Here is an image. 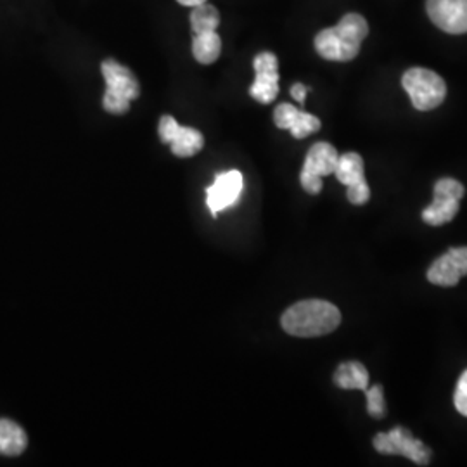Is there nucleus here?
Listing matches in <instances>:
<instances>
[{
    "label": "nucleus",
    "instance_id": "14",
    "mask_svg": "<svg viewBox=\"0 0 467 467\" xmlns=\"http://www.w3.org/2000/svg\"><path fill=\"white\" fill-rule=\"evenodd\" d=\"M461 200L449 196H434L433 202L422 212V220L433 227L445 225L457 217Z\"/></svg>",
    "mask_w": 467,
    "mask_h": 467
},
{
    "label": "nucleus",
    "instance_id": "4",
    "mask_svg": "<svg viewBox=\"0 0 467 467\" xmlns=\"http://www.w3.org/2000/svg\"><path fill=\"white\" fill-rule=\"evenodd\" d=\"M401 85L419 111H431L447 98L445 80L426 67L407 69L401 78Z\"/></svg>",
    "mask_w": 467,
    "mask_h": 467
},
{
    "label": "nucleus",
    "instance_id": "12",
    "mask_svg": "<svg viewBox=\"0 0 467 467\" xmlns=\"http://www.w3.org/2000/svg\"><path fill=\"white\" fill-rule=\"evenodd\" d=\"M28 436L11 419H0V455L16 457L26 451Z\"/></svg>",
    "mask_w": 467,
    "mask_h": 467
},
{
    "label": "nucleus",
    "instance_id": "24",
    "mask_svg": "<svg viewBox=\"0 0 467 467\" xmlns=\"http://www.w3.org/2000/svg\"><path fill=\"white\" fill-rule=\"evenodd\" d=\"M449 253L453 262L457 264V267L461 268L462 275H467V248H451Z\"/></svg>",
    "mask_w": 467,
    "mask_h": 467
},
{
    "label": "nucleus",
    "instance_id": "22",
    "mask_svg": "<svg viewBox=\"0 0 467 467\" xmlns=\"http://www.w3.org/2000/svg\"><path fill=\"white\" fill-rule=\"evenodd\" d=\"M453 403H455V409L467 418V370L461 376V379L457 383Z\"/></svg>",
    "mask_w": 467,
    "mask_h": 467
},
{
    "label": "nucleus",
    "instance_id": "3",
    "mask_svg": "<svg viewBox=\"0 0 467 467\" xmlns=\"http://www.w3.org/2000/svg\"><path fill=\"white\" fill-rule=\"evenodd\" d=\"M102 77L106 80V94L102 98V106L111 115H123L129 111L130 102L139 98L140 85L134 73L115 59H106L100 65Z\"/></svg>",
    "mask_w": 467,
    "mask_h": 467
},
{
    "label": "nucleus",
    "instance_id": "5",
    "mask_svg": "<svg viewBox=\"0 0 467 467\" xmlns=\"http://www.w3.org/2000/svg\"><path fill=\"white\" fill-rule=\"evenodd\" d=\"M374 449L383 455H401L410 459L419 466H426L430 462L431 451L416 440L405 428H393L388 433L376 434Z\"/></svg>",
    "mask_w": 467,
    "mask_h": 467
},
{
    "label": "nucleus",
    "instance_id": "15",
    "mask_svg": "<svg viewBox=\"0 0 467 467\" xmlns=\"http://www.w3.org/2000/svg\"><path fill=\"white\" fill-rule=\"evenodd\" d=\"M334 175L337 177V181L341 184H345L347 187L364 182L366 181V167H364L362 156L357 152H347V154L339 156Z\"/></svg>",
    "mask_w": 467,
    "mask_h": 467
},
{
    "label": "nucleus",
    "instance_id": "23",
    "mask_svg": "<svg viewBox=\"0 0 467 467\" xmlns=\"http://www.w3.org/2000/svg\"><path fill=\"white\" fill-rule=\"evenodd\" d=\"M301 187L308 192V194H318L322 191V177L303 171L301 170L300 175Z\"/></svg>",
    "mask_w": 467,
    "mask_h": 467
},
{
    "label": "nucleus",
    "instance_id": "1",
    "mask_svg": "<svg viewBox=\"0 0 467 467\" xmlns=\"http://www.w3.org/2000/svg\"><path fill=\"white\" fill-rule=\"evenodd\" d=\"M368 34L366 17L350 13L339 19L333 28H326L316 36V50L327 61L347 63L358 56L360 46Z\"/></svg>",
    "mask_w": 467,
    "mask_h": 467
},
{
    "label": "nucleus",
    "instance_id": "19",
    "mask_svg": "<svg viewBox=\"0 0 467 467\" xmlns=\"http://www.w3.org/2000/svg\"><path fill=\"white\" fill-rule=\"evenodd\" d=\"M366 397H368V416L374 419L384 418L386 414V407H384L383 386L381 384H374L370 388H366Z\"/></svg>",
    "mask_w": 467,
    "mask_h": 467
},
{
    "label": "nucleus",
    "instance_id": "25",
    "mask_svg": "<svg viewBox=\"0 0 467 467\" xmlns=\"http://www.w3.org/2000/svg\"><path fill=\"white\" fill-rule=\"evenodd\" d=\"M306 94H308V87H305L303 84H295L291 87V96H293V99L298 100L300 104H305Z\"/></svg>",
    "mask_w": 467,
    "mask_h": 467
},
{
    "label": "nucleus",
    "instance_id": "6",
    "mask_svg": "<svg viewBox=\"0 0 467 467\" xmlns=\"http://www.w3.org/2000/svg\"><path fill=\"white\" fill-rule=\"evenodd\" d=\"M254 82L250 96L260 104L274 102L279 94V61L274 52H260L254 61Z\"/></svg>",
    "mask_w": 467,
    "mask_h": 467
},
{
    "label": "nucleus",
    "instance_id": "8",
    "mask_svg": "<svg viewBox=\"0 0 467 467\" xmlns=\"http://www.w3.org/2000/svg\"><path fill=\"white\" fill-rule=\"evenodd\" d=\"M426 11L440 30L467 34V0H426Z\"/></svg>",
    "mask_w": 467,
    "mask_h": 467
},
{
    "label": "nucleus",
    "instance_id": "21",
    "mask_svg": "<svg viewBox=\"0 0 467 467\" xmlns=\"http://www.w3.org/2000/svg\"><path fill=\"white\" fill-rule=\"evenodd\" d=\"M348 201L351 204H357V206H362L368 202L370 198V189H368V181L364 182H358V184L348 185Z\"/></svg>",
    "mask_w": 467,
    "mask_h": 467
},
{
    "label": "nucleus",
    "instance_id": "18",
    "mask_svg": "<svg viewBox=\"0 0 467 467\" xmlns=\"http://www.w3.org/2000/svg\"><path fill=\"white\" fill-rule=\"evenodd\" d=\"M218 25H220V13L215 5H210L204 2V4L192 7L191 28L194 35L217 32Z\"/></svg>",
    "mask_w": 467,
    "mask_h": 467
},
{
    "label": "nucleus",
    "instance_id": "2",
    "mask_svg": "<svg viewBox=\"0 0 467 467\" xmlns=\"http://www.w3.org/2000/svg\"><path fill=\"white\" fill-rule=\"evenodd\" d=\"M281 324L291 336L317 337L336 331L341 324V314L329 301L305 300L289 306Z\"/></svg>",
    "mask_w": 467,
    "mask_h": 467
},
{
    "label": "nucleus",
    "instance_id": "10",
    "mask_svg": "<svg viewBox=\"0 0 467 467\" xmlns=\"http://www.w3.org/2000/svg\"><path fill=\"white\" fill-rule=\"evenodd\" d=\"M274 121L277 129L289 130L295 139H305L320 130V119L314 115L300 111L293 104H279L274 111Z\"/></svg>",
    "mask_w": 467,
    "mask_h": 467
},
{
    "label": "nucleus",
    "instance_id": "9",
    "mask_svg": "<svg viewBox=\"0 0 467 467\" xmlns=\"http://www.w3.org/2000/svg\"><path fill=\"white\" fill-rule=\"evenodd\" d=\"M244 189V177L237 170H229L220 173L215 182L206 189V204L213 217L218 212L233 206L239 200Z\"/></svg>",
    "mask_w": 467,
    "mask_h": 467
},
{
    "label": "nucleus",
    "instance_id": "16",
    "mask_svg": "<svg viewBox=\"0 0 467 467\" xmlns=\"http://www.w3.org/2000/svg\"><path fill=\"white\" fill-rule=\"evenodd\" d=\"M334 384L341 389H366L368 386V368L360 362L341 364L334 372Z\"/></svg>",
    "mask_w": 467,
    "mask_h": 467
},
{
    "label": "nucleus",
    "instance_id": "20",
    "mask_svg": "<svg viewBox=\"0 0 467 467\" xmlns=\"http://www.w3.org/2000/svg\"><path fill=\"white\" fill-rule=\"evenodd\" d=\"M464 194H466L464 185L455 179H440L434 184L433 196H449V198L462 200Z\"/></svg>",
    "mask_w": 467,
    "mask_h": 467
},
{
    "label": "nucleus",
    "instance_id": "11",
    "mask_svg": "<svg viewBox=\"0 0 467 467\" xmlns=\"http://www.w3.org/2000/svg\"><path fill=\"white\" fill-rule=\"evenodd\" d=\"M337 160H339V154L329 142H317L308 150V154L305 158L303 171L314 173L318 177H327L334 173Z\"/></svg>",
    "mask_w": 467,
    "mask_h": 467
},
{
    "label": "nucleus",
    "instance_id": "7",
    "mask_svg": "<svg viewBox=\"0 0 467 467\" xmlns=\"http://www.w3.org/2000/svg\"><path fill=\"white\" fill-rule=\"evenodd\" d=\"M158 134L171 152L179 158H191L204 146V137L192 127H181L173 117H163L158 125Z\"/></svg>",
    "mask_w": 467,
    "mask_h": 467
},
{
    "label": "nucleus",
    "instance_id": "17",
    "mask_svg": "<svg viewBox=\"0 0 467 467\" xmlns=\"http://www.w3.org/2000/svg\"><path fill=\"white\" fill-rule=\"evenodd\" d=\"M222 52V38L217 32L196 34L192 38V54L201 65H213Z\"/></svg>",
    "mask_w": 467,
    "mask_h": 467
},
{
    "label": "nucleus",
    "instance_id": "13",
    "mask_svg": "<svg viewBox=\"0 0 467 467\" xmlns=\"http://www.w3.org/2000/svg\"><path fill=\"white\" fill-rule=\"evenodd\" d=\"M461 277H464V275H462L461 268L457 267V264L453 262L449 251L443 256L436 258L433 265L428 270V281L434 285H441V287L457 285Z\"/></svg>",
    "mask_w": 467,
    "mask_h": 467
},
{
    "label": "nucleus",
    "instance_id": "26",
    "mask_svg": "<svg viewBox=\"0 0 467 467\" xmlns=\"http://www.w3.org/2000/svg\"><path fill=\"white\" fill-rule=\"evenodd\" d=\"M179 4H182L185 7H196V5H200V4H204L206 0H177Z\"/></svg>",
    "mask_w": 467,
    "mask_h": 467
}]
</instances>
